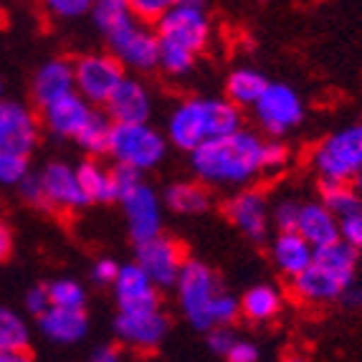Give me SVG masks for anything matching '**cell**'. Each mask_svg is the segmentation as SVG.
I'll list each match as a JSON object with an SVG mask.
<instances>
[{
	"instance_id": "obj_1",
	"label": "cell",
	"mask_w": 362,
	"mask_h": 362,
	"mask_svg": "<svg viewBox=\"0 0 362 362\" xmlns=\"http://www.w3.org/2000/svg\"><path fill=\"white\" fill-rule=\"evenodd\" d=\"M177 302L185 320L200 329L211 332L216 327H228L241 314V299L221 289L218 276L198 259H187L175 284Z\"/></svg>"
},
{
	"instance_id": "obj_2",
	"label": "cell",
	"mask_w": 362,
	"mask_h": 362,
	"mask_svg": "<svg viewBox=\"0 0 362 362\" xmlns=\"http://www.w3.org/2000/svg\"><path fill=\"white\" fill-rule=\"evenodd\" d=\"M261 147L264 142L254 132L241 129L190 152V168L203 185H243L261 173Z\"/></svg>"
},
{
	"instance_id": "obj_3",
	"label": "cell",
	"mask_w": 362,
	"mask_h": 362,
	"mask_svg": "<svg viewBox=\"0 0 362 362\" xmlns=\"http://www.w3.org/2000/svg\"><path fill=\"white\" fill-rule=\"evenodd\" d=\"M243 129L241 109L228 99H185L168 117V139L177 150L195 152L211 139L228 137Z\"/></svg>"
},
{
	"instance_id": "obj_4",
	"label": "cell",
	"mask_w": 362,
	"mask_h": 362,
	"mask_svg": "<svg viewBox=\"0 0 362 362\" xmlns=\"http://www.w3.org/2000/svg\"><path fill=\"white\" fill-rule=\"evenodd\" d=\"M357 256L352 246L339 238L329 246L314 251V261L307 272L291 281V289L304 302H332L344 294V289L355 284Z\"/></svg>"
},
{
	"instance_id": "obj_5",
	"label": "cell",
	"mask_w": 362,
	"mask_h": 362,
	"mask_svg": "<svg viewBox=\"0 0 362 362\" xmlns=\"http://www.w3.org/2000/svg\"><path fill=\"white\" fill-rule=\"evenodd\" d=\"M314 170L322 182H347L352 185L362 173V124H350L329 134L312 155Z\"/></svg>"
},
{
	"instance_id": "obj_6",
	"label": "cell",
	"mask_w": 362,
	"mask_h": 362,
	"mask_svg": "<svg viewBox=\"0 0 362 362\" xmlns=\"http://www.w3.org/2000/svg\"><path fill=\"white\" fill-rule=\"evenodd\" d=\"M165 152H168V139L150 124H115L112 129L109 155L115 157L117 165L145 173L163 163Z\"/></svg>"
},
{
	"instance_id": "obj_7",
	"label": "cell",
	"mask_w": 362,
	"mask_h": 362,
	"mask_svg": "<svg viewBox=\"0 0 362 362\" xmlns=\"http://www.w3.org/2000/svg\"><path fill=\"white\" fill-rule=\"evenodd\" d=\"M157 38L165 43H175L180 49L198 56L211 41V18H208L206 6L198 0H180L170 3L168 13L155 28Z\"/></svg>"
},
{
	"instance_id": "obj_8",
	"label": "cell",
	"mask_w": 362,
	"mask_h": 362,
	"mask_svg": "<svg viewBox=\"0 0 362 362\" xmlns=\"http://www.w3.org/2000/svg\"><path fill=\"white\" fill-rule=\"evenodd\" d=\"M124 78V66L109 54H86L74 61V91L91 107L107 104Z\"/></svg>"
},
{
	"instance_id": "obj_9",
	"label": "cell",
	"mask_w": 362,
	"mask_h": 362,
	"mask_svg": "<svg viewBox=\"0 0 362 362\" xmlns=\"http://www.w3.org/2000/svg\"><path fill=\"white\" fill-rule=\"evenodd\" d=\"M256 119L272 137H284L304 119V102L289 84H269L254 104Z\"/></svg>"
},
{
	"instance_id": "obj_10",
	"label": "cell",
	"mask_w": 362,
	"mask_h": 362,
	"mask_svg": "<svg viewBox=\"0 0 362 362\" xmlns=\"http://www.w3.org/2000/svg\"><path fill=\"white\" fill-rule=\"evenodd\" d=\"M122 211L127 218L129 235L134 243H145L150 238L163 235V208H160V198L157 193L147 185L145 180L129 187L127 193L119 195Z\"/></svg>"
},
{
	"instance_id": "obj_11",
	"label": "cell",
	"mask_w": 362,
	"mask_h": 362,
	"mask_svg": "<svg viewBox=\"0 0 362 362\" xmlns=\"http://www.w3.org/2000/svg\"><path fill=\"white\" fill-rule=\"evenodd\" d=\"M134 259H137L134 264L147 274V279L157 289L175 286L177 279H180L182 266L187 261L182 256V248L173 238H168V235H157V238H150L145 243H137Z\"/></svg>"
},
{
	"instance_id": "obj_12",
	"label": "cell",
	"mask_w": 362,
	"mask_h": 362,
	"mask_svg": "<svg viewBox=\"0 0 362 362\" xmlns=\"http://www.w3.org/2000/svg\"><path fill=\"white\" fill-rule=\"evenodd\" d=\"M109 46H112V56L122 66L134 69V71H150L160 66V38L155 30L137 21L109 38Z\"/></svg>"
},
{
	"instance_id": "obj_13",
	"label": "cell",
	"mask_w": 362,
	"mask_h": 362,
	"mask_svg": "<svg viewBox=\"0 0 362 362\" xmlns=\"http://www.w3.org/2000/svg\"><path fill=\"white\" fill-rule=\"evenodd\" d=\"M38 142V119L25 104L0 102V155L28 157Z\"/></svg>"
},
{
	"instance_id": "obj_14",
	"label": "cell",
	"mask_w": 362,
	"mask_h": 362,
	"mask_svg": "<svg viewBox=\"0 0 362 362\" xmlns=\"http://www.w3.org/2000/svg\"><path fill=\"white\" fill-rule=\"evenodd\" d=\"M115 334L122 344H129L134 350H155L168 334V317L163 309L119 312L115 320Z\"/></svg>"
},
{
	"instance_id": "obj_15",
	"label": "cell",
	"mask_w": 362,
	"mask_h": 362,
	"mask_svg": "<svg viewBox=\"0 0 362 362\" xmlns=\"http://www.w3.org/2000/svg\"><path fill=\"white\" fill-rule=\"evenodd\" d=\"M46 193L49 208H61V211H76V208L89 206L84 190L78 185L76 168L66 163H49L38 173Z\"/></svg>"
},
{
	"instance_id": "obj_16",
	"label": "cell",
	"mask_w": 362,
	"mask_h": 362,
	"mask_svg": "<svg viewBox=\"0 0 362 362\" xmlns=\"http://www.w3.org/2000/svg\"><path fill=\"white\" fill-rule=\"evenodd\" d=\"M107 117L115 124H147L152 115V97L139 78H124L104 104Z\"/></svg>"
},
{
	"instance_id": "obj_17",
	"label": "cell",
	"mask_w": 362,
	"mask_h": 362,
	"mask_svg": "<svg viewBox=\"0 0 362 362\" xmlns=\"http://www.w3.org/2000/svg\"><path fill=\"white\" fill-rule=\"evenodd\" d=\"M226 213H228L230 223L251 241L259 243L269 235L272 213L266 206L264 193H259V190H241L238 195H233L226 206Z\"/></svg>"
},
{
	"instance_id": "obj_18",
	"label": "cell",
	"mask_w": 362,
	"mask_h": 362,
	"mask_svg": "<svg viewBox=\"0 0 362 362\" xmlns=\"http://www.w3.org/2000/svg\"><path fill=\"white\" fill-rule=\"evenodd\" d=\"M115 296L119 312H139V309H160V294L147 274L137 264L119 266L115 284Z\"/></svg>"
},
{
	"instance_id": "obj_19",
	"label": "cell",
	"mask_w": 362,
	"mask_h": 362,
	"mask_svg": "<svg viewBox=\"0 0 362 362\" xmlns=\"http://www.w3.org/2000/svg\"><path fill=\"white\" fill-rule=\"evenodd\" d=\"M91 115H94V107L74 91V94L51 102L49 107H43V124L56 137L76 139L78 132L86 127V122L91 119Z\"/></svg>"
},
{
	"instance_id": "obj_20",
	"label": "cell",
	"mask_w": 362,
	"mask_h": 362,
	"mask_svg": "<svg viewBox=\"0 0 362 362\" xmlns=\"http://www.w3.org/2000/svg\"><path fill=\"white\" fill-rule=\"evenodd\" d=\"M74 94V64L64 59L46 61L33 76V99L38 107H49L56 99Z\"/></svg>"
},
{
	"instance_id": "obj_21",
	"label": "cell",
	"mask_w": 362,
	"mask_h": 362,
	"mask_svg": "<svg viewBox=\"0 0 362 362\" xmlns=\"http://www.w3.org/2000/svg\"><path fill=\"white\" fill-rule=\"evenodd\" d=\"M296 233L302 235L314 251H320V248L339 241V221L322 203H304L299 211Z\"/></svg>"
},
{
	"instance_id": "obj_22",
	"label": "cell",
	"mask_w": 362,
	"mask_h": 362,
	"mask_svg": "<svg viewBox=\"0 0 362 362\" xmlns=\"http://www.w3.org/2000/svg\"><path fill=\"white\" fill-rule=\"evenodd\" d=\"M38 329H41L51 342L74 344L84 339L89 332V317L84 309H59L51 307L49 312L38 317Z\"/></svg>"
},
{
	"instance_id": "obj_23",
	"label": "cell",
	"mask_w": 362,
	"mask_h": 362,
	"mask_svg": "<svg viewBox=\"0 0 362 362\" xmlns=\"http://www.w3.org/2000/svg\"><path fill=\"white\" fill-rule=\"evenodd\" d=\"M272 259L279 272L294 281L299 274H304L309 266H312L314 248L309 246L296 230H291V233H279L272 243Z\"/></svg>"
},
{
	"instance_id": "obj_24",
	"label": "cell",
	"mask_w": 362,
	"mask_h": 362,
	"mask_svg": "<svg viewBox=\"0 0 362 362\" xmlns=\"http://www.w3.org/2000/svg\"><path fill=\"white\" fill-rule=\"evenodd\" d=\"M163 200L170 211L180 213V216H200L213 203L208 187L200 185V182H173L165 190Z\"/></svg>"
},
{
	"instance_id": "obj_25",
	"label": "cell",
	"mask_w": 362,
	"mask_h": 362,
	"mask_svg": "<svg viewBox=\"0 0 362 362\" xmlns=\"http://www.w3.org/2000/svg\"><path fill=\"white\" fill-rule=\"evenodd\" d=\"M269 84H272V81H269L261 71L241 66V69H233V71H230L228 81H226V94H228V102L235 104L238 109L254 107Z\"/></svg>"
},
{
	"instance_id": "obj_26",
	"label": "cell",
	"mask_w": 362,
	"mask_h": 362,
	"mask_svg": "<svg viewBox=\"0 0 362 362\" xmlns=\"http://www.w3.org/2000/svg\"><path fill=\"white\" fill-rule=\"evenodd\" d=\"M76 177L89 203H112V200H117L112 170L102 168L97 160H86V163L78 165Z\"/></svg>"
},
{
	"instance_id": "obj_27",
	"label": "cell",
	"mask_w": 362,
	"mask_h": 362,
	"mask_svg": "<svg viewBox=\"0 0 362 362\" xmlns=\"http://www.w3.org/2000/svg\"><path fill=\"white\" fill-rule=\"evenodd\" d=\"M89 16L94 21V25L107 36V41L134 23L129 0H97V3H91Z\"/></svg>"
},
{
	"instance_id": "obj_28",
	"label": "cell",
	"mask_w": 362,
	"mask_h": 362,
	"mask_svg": "<svg viewBox=\"0 0 362 362\" xmlns=\"http://www.w3.org/2000/svg\"><path fill=\"white\" fill-rule=\"evenodd\" d=\"M281 309V291L272 284H256L243 294L241 314L251 322H269Z\"/></svg>"
},
{
	"instance_id": "obj_29",
	"label": "cell",
	"mask_w": 362,
	"mask_h": 362,
	"mask_svg": "<svg viewBox=\"0 0 362 362\" xmlns=\"http://www.w3.org/2000/svg\"><path fill=\"white\" fill-rule=\"evenodd\" d=\"M112 129H115V122L109 119L107 112H94L91 119L86 122V127L78 132L76 142L78 147L91 157H102L109 155V142H112Z\"/></svg>"
},
{
	"instance_id": "obj_30",
	"label": "cell",
	"mask_w": 362,
	"mask_h": 362,
	"mask_svg": "<svg viewBox=\"0 0 362 362\" xmlns=\"http://www.w3.org/2000/svg\"><path fill=\"white\" fill-rule=\"evenodd\" d=\"M30 327L16 309L0 307V352H25Z\"/></svg>"
},
{
	"instance_id": "obj_31",
	"label": "cell",
	"mask_w": 362,
	"mask_h": 362,
	"mask_svg": "<svg viewBox=\"0 0 362 362\" xmlns=\"http://www.w3.org/2000/svg\"><path fill=\"white\" fill-rule=\"evenodd\" d=\"M320 195H322V206L332 213L337 221L352 216V213H357L362 208L360 195L347 182H322Z\"/></svg>"
},
{
	"instance_id": "obj_32",
	"label": "cell",
	"mask_w": 362,
	"mask_h": 362,
	"mask_svg": "<svg viewBox=\"0 0 362 362\" xmlns=\"http://www.w3.org/2000/svg\"><path fill=\"white\" fill-rule=\"evenodd\" d=\"M49 289L51 307L59 309H84L86 304V291L84 286L74 281V279H56L51 284H46Z\"/></svg>"
},
{
	"instance_id": "obj_33",
	"label": "cell",
	"mask_w": 362,
	"mask_h": 362,
	"mask_svg": "<svg viewBox=\"0 0 362 362\" xmlns=\"http://www.w3.org/2000/svg\"><path fill=\"white\" fill-rule=\"evenodd\" d=\"M195 59H198V56L180 49L175 43L160 41V66L168 74H173V76H185V74L193 71Z\"/></svg>"
},
{
	"instance_id": "obj_34",
	"label": "cell",
	"mask_w": 362,
	"mask_h": 362,
	"mask_svg": "<svg viewBox=\"0 0 362 362\" xmlns=\"http://www.w3.org/2000/svg\"><path fill=\"white\" fill-rule=\"evenodd\" d=\"M170 3L168 0H129V11H132V18L137 23L147 25L150 28L152 23H160L163 16L168 13Z\"/></svg>"
},
{
	"instance_id": "obj_35",
	"label": "cell",
	"mask_w": 362,
	"mask_h": 362,
	"mask_svg": "<svg viewBox=\"0 0 362 362\" xmlns=\"http://www.w3.org/2000/svg\"><path fill=\"white\" fill-rule=\"evenodd\" d=\"M28 175V157L0 155V185H21Z\"/></svg>"
},
{
	"instance_id": "obj_36",
	"label": "cell",
	"mask_w": 362,
	"mask_h": 362,
	"mask_svg": "<svg viewBox=\"0 0 362 362\" xmlns=\"http://www.w3.org/2000/svg\"><path fill=\"white\" fill-rule=\"evenodd\" d=\"M299 211H302V203L296 200H281L276 208L272 211V221L279 228V233H291L296 230V223H299Z\"/></svg>"
},
{
	"instance_id": "obj_37",
	"label": "cell",
	"mask_w": 362,
	"mask_h": 362,
	"mask_svg": "<svg viewBox=\"0 0 362 362\" xmlns=\"http://www.w3.org/2000/svg\"><path fill=\"white\" fill-rule=\"evenodd\" d=\"M286 163H289V147H286L284 142H279V139L264 142V147H261V170L276 173V170H281Z\"/></svg>"
},
{
	"instance_id": "obj_38",
	"label": "cell",
	"mask_w": 362,
	"mask_h": 362,
	"mask_svg": "<svg viewBox=\"0 0 362 362\" xmlns=\"http://www.w3.org/2000/svg\"><path fill=\"white\" fill-rule=\"evenodd\" d=\"M46 8L54 13L56 18L64 21H76L91 13V3H86V0H51Z\"/></svg>"
},
{
	"instance_id": "obj_39",
	"label": "cell",
	"mask_w": 362,
	"mask_h": 362,
	"mask_svg": "<svg viewBox=\"0 0 362 362\" xmlns=\"http://www.w3.org/2000/svg\"><path fill=\"white\" fill-rule=\"evenodd\" d=\"M339 238L355 251H362V208L339 221Z\"/></svg>"
},
{
	"instance_id": "obj_40",
	"label": "cell",
	"mask_w": 362,
	"mask_h": 362,
	"mask_svg": "<svg viewBox=\"0 0 362 362\" xmlns=\"http://www.w3.org/2000/svg\"><path fill=\"white\" fill-rule=\"evenodd\" d=\"M23 304H25V312L33 314L36 320H38V317H43V314L51 309L49 289H46V286H33V289H28V291H25Z\"/></svg>"
},
{
	"instance_id": "obj_41",
	"label": "cell",
	"mask_w": 362,
	"mask_h": 362,
	"mask_svg": "<svg viewBox=\"0 0 362 362\" xmlns=\"http://www.w3.org/2000/svg\"><path fill=\"white\" fill-rule=\"evenodd\" d=\"M18 190H21V198H23L25 203H30V206H36V208H49L46 193H43V185H41V177L38 175L25 177V180L18 185Z\"/></svg>"
},
{
	"instance_id": "obj_42",
	"label": "cell",
	"mask_w": 362,
	"mask_h": 362,
	"mask_svg": "<svg viewBox=\"0 0 362 362\" xmlns=\"http://www.w3.org/2000/svg\"><path fill=\"white\" fill-rule=\"evenodd\" d=\"M235 339H238V337L230 332L228 327H216V329H211V332H208V347H211V352H216V355L226 357L230 347H233Z\"/></svg>"
},
{
	"instance_id": "obj_43",
	"label": "cell",
	"mask_w": 362,
	"mask_h": 362,
	"mask_svg": "<svg viewBox=\"0 0 362 362\" xmlns=\"http://www.w3.org/2000/svg\"><path fill=\"white\" fill-rule=\"evenodd\" d=\"M226 360L228 362H259L261 350L254 342H248V339H235L233 347H230L228 355H226Z\"/></svg>"
},
{
	"instance_id": "obj_44",
	"label": "cell",
	"mask_w": 362,
	"mask_h": 362,
	"mask_svg": "<svg viewBox=\"0 0 362 362\" xmlns=\"http://www.w3.org/2000/svg\"><path fill=\"white\" fill-rule=\"evenodd\" d=\"M117 274H119V264L115 259H99L97 264L91 266V279L97 284H115Z\"/></svg>"
},
{
	"instance_id": "obj_45",
	"label": "cell",
	"mask_w": 362,
	"mask_h": 362,
	"mask_svg": "<svg viewBox=\"0 0 362 362\" xmlns=\"http://www.w3.org/2000/svg\"><path fill=\"white\" fill-rule=\"evenodd\" d=\"M89 362H124V357H122L119 347H115V344H102V347L91 352Z\"/></svg>"
},
{
	"instance_id": "obj_46",
	"label": "cell",
	"mask_w": 362,
	"mask_h": 362,
	"mask_svg": "<svg viewBox=\"0 0 362 362\" xmlns=\"http://www.w3.org/2000/svg\"><path fill=\"white\" fill-rule=\"evenodd\" d=\"M13 254V233L3 221H0V261H6Z\"/></svg>"
},
{
	"instance_id": "obj_47",
	"label": "cell",
	"mask_w": 362,
	"mask_h": 362,
	"mask_svg": "<svg viewBox=\"0 0 362 362\" xmlns=\"http://www.w3.org/2000/svg\"><path fill=\"white\" fill-rule=\"evenodd\" d=\"M339 302H344L347 307H362V286L350 284L344 289V294L339 296Z\"/></svg>"
},
{
	"instance_id": "obj_48",
	"label": "cell",
	"mask_w": 362,
	"mask_h": 362,
	"mask_svg": "<svg viewBox=\"0 0 362 362\" xmlns=\"http://www.w3.org/2000/svg\"><path fill=\"white\" fill-rule=\"evenodd\" d=\"M0 362H33L28 352H0Z\"/></svg>"
},
{
	"instance_id": "obj_49",
	"label": "cell",
	"mask_w": 362,
	"mask_h": 362,
	"mask_svg": "<svg viewBox=\"0 0 362 362\" xmlns=\"http://www.w3.org/2000/svg\"><path fill=\"white\" fill-rule=\"evenodd\" d=\"M352 187H355V193L360 195V200H362V173L355 177V182H352Z\"/></svg>"
},
{
	"instance_id": "obj_50",
	"label": "cell",
	"mask_w": 362,
	"mask_h": 362,
	"mask_svg": "<svg viewBox=\"0 0 362 362\" xmlns=\"http://www.w3.org/2000/svg\"><path fill=\"white\" fill-rule=\"evenodd\" d=\"M284 362H307V360H304V357H286Z\"/></svg>"
},
{
	"instance_id": "obj_51",
	"label": "cell",
	"mask_w": 362,
	"mask_h": 362,
	"mask_svg": "<svg viewBox=\"0 0 362 362\" xmlns=\"http://www.w3.org/2000/svg\"><path fill=\"white\" fill-rule=\"evenodd\" d=\"M0 97H3V81H0ZM0 102H3V99H0Z\"/></svg>"
}]
</instances>
